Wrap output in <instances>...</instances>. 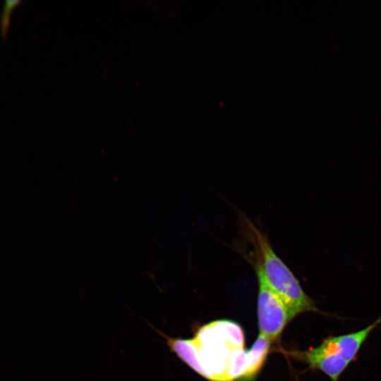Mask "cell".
I'll use <instances>...</instances> for the list:
<instances>
[{
	"label": "cell",
	"instance_id": "cell-1",
	"mask_svg": "<svg viewBox=\"0 0 381 381\" xmlns=\"http://www.w3.org/2000/svg\"><path fill=\"white\" fill-rule=\"evenodd\" d=\"M243 236L251 246L247 260L270 289L289 310L293 318L305 312H321L308 296L291 270L274 250L268 237L243 214L240 215Z\"/></svg>",
	"mask_w": 381,
	"mask_h": 381
},
{
	"label": "cell",
	"instance_id": "cell-2",
	"mask_svg": "<svg viewBox=\"0 0 381 381\" xmlns=\"http://www.w3.org/2000/svg\"><path fill=\"white\" fill-rule=\"evenodd\" d=\"M380 324L381 317L358 331L331 335L316 347L292 351V356L305 363L310 369L322 372L332 381H339L348 366L357 358L369 335Z\"/></svg>",
	"mask_w": 381,
	"mask_h": 381
},
{
	"label": "cell",
	"instance_id": "cell-3",
	"mask_svg": "<svg viewBox=\"0 0 381 381\" xmlns=\"http://www.w3.org/2000/svg\"><path fill=\"white\" fill-rule=\"evenodd\" d=\"M193 339L201 375L212 381H227L229 356L235 349L244 347L241 327L231 321H214L200 328Z\"/></svg>",
	"mask_w": 381,
	"mask_h": 381
},
{
	"label": "cell",
	"instance_id": "cell-4",
	"mask_svg": "<svg viewBox=\"0 0 381 381\" xmlns=\"http://www.w3.org/2000/svg\"><path fill=\"white\" fill-rule=\"evenodd\" d=\"M258 282V321L259 332L272 341L282 334L286 325L294 318L284 302L256 274Z\"/></svg>",
	"mask_w": 381,
	"mask_h": 381
},
{
	"label": "cell",
	"instance_id": "cell-5",
	"mask_svg": "<svg viewBox=\"0 0 381 381\" xmlns=\"http://www.w3.org/2000/svg\"><path fill=\"white\" fill-rule=\"evenodd\" d=\"M21 3L22 0H6L4 2L2 12L0 14V36L4 41H6L7 38L12 12Z\"/></svg>",
	"mask_w": 381,
	"mask_h": 381
},
{
	"label": "cell",
	"instance_id": "cell-6",
	"mask_svg": "<svg viewBox=\"0 0 381 381\" xmlns=\"http://www.w3.org/2000/svg\"><path fill=\"white\" fill-rule=\"evenodd\" d=\"M227 381H234V380H227Z\"/></svg>",
	"mask_w": 381,
	"mask_h": 381
}]
</instances>
